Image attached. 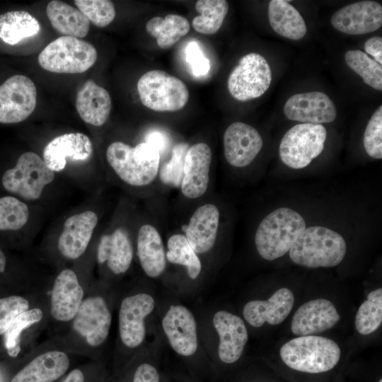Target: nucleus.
Listing matches in <instances>:
<instances>
[{
	"label": "nucleus",
	"mask_w": 382,
	"mask_h": 382,
	"mask_svg": "<svg viewBox=\"0 0 382 382\" xmlns=\"http://www.w3.org/2000/svg\"><path fill=\"white\" fill-rule=\"evenodd\" d=\"M346 252V243L341 235L318 226L301 231L289 250L295 264L311 268L336 266L342 262Z\"/></svg>",
	"instance_id": "1"
},
{
	"label": "nucleus",
	"mask_w": 382,
	"mask_h": 382,
	"mask_svg": "<svg viewBox=\"0 0 382 382\" xmlns=\"http://www.w3.org/2000/svg\"><path fill=\"white\" fill-rule=\"evenodd\" d=\"M279 356L293 370L320 374L335 367L340 359L341 349L330 338L318 335L299 336L284 343L280 348Z\"/></svg>",
	"instance_id": "2"
},
{
	"label": "nucleus",
	"mask_w": 382,
	"mask_h": 382,
	"mask_svg": "<svg viewBox=\"0 0 382 382\" xmlns=\"http://www.w3.org/2000/svg\"><path fill=\"white\" fill-rule=\"evenodd\" d=\"M106 158L120 178L130 185H147L158 172L160 153L146 142L134 147L121 141L113 142L107 149Z\"/></svg>",
	"instance_id": "3"
},
{
	"label": "nucleus",
	"mask_w": 382,
	"mask_h": 382,
	"mask_svg": "<svg viewBox=\"0 0 382 382\" xmlns=\"http://www.w3.org/2000/svg\"><path fill=\"white\" fill-rule=\"evenodd\" d=\"M306 228L303 218L288 207L275 209L258 226L255 243L259 255L273 260L285 255L299 234Z\"/></svg>",
	"instance_id": "4"
},
{
	"label": "nucleus",
	"mask_w": 382,
	"mask_h": 382,
	"mask_svg": "<svg viewBox=\"0 0 382 382\" xmlns=\"http://www.w3.org/2000/svg\"><path fill=\"white\" fill-rule=\"evenodd\" d=\"M95 47L83 40L62 36L49 43L38 56L40 66L58 74H80L96 63Z\"/></svg>",
	"instance_id": "5"
},
{
	"label": "nucleus",
	"mask_w": 382,
	"mask_h": 382,
	"mask_svg": "<svg viewBox=\"0 0 382 382\" xmlns=\"http://www.w3.org/2000/svg\"><path fill=\"white\" fill-rule=\"evenodd\" d=\"M137 90L142 104L157 112L180 110L185 106L190 96L180 79L162 70L146 72L138 81Z\"/></svg>",
	"instance_id": "6"
},
{
	"label": "nucleus",
	"mask_w": 382,
	"mask_h": 382,
	"mask_svg": "<svg viewBox=\"0 0 382 382\" xmlns=\"http://www.w3.org/2000/svg\"><path fill=\"white\" fill-rule=\"evenodd\" d=\"M54 178L53 172L37 154H22L16 166L2 175L1 183L10 193L27 200L40 197L45 187Z\"/></svg>",
	"instance_id": "7"
},
{
	"label": "nucleus",
	"mask_w": 382,
	"mask_h": 382,
	"mask_svg": "<svg viewBox=\"0 0 382 382\" xmlns=\"http://www.w3.org/2000/svg\"><path fill=\"white\" fill-rule=\"evenodd\" d=\"M327 131L322 125L301 123L282 137L279 153L282 161L294 169L306 167L324 149Z\"/></svg>",
	"instance_id": "8"
},
{
	"label": "nucleus",
	"mask_w": 382,
	"mask_h": 382,
	"mask_svg": "<svg viewBox=\"0 0 382 382\" xmlns=\"http://www.w3.org/2000/svg\"><path fill=\"white\" fill-rule=\"evenodd\" d=\"M272 81L270 66L261 54L255 52L242 57L228 78L231 96L239 101H247L262 96Z\"/></svg>",
	"instance_id": "9"
},
{
	"label": "nucleus",
	"mask_w": 382,
	"mask_h": 382,
	"mask_svg": "<svg viewBox=\"0 0 382 382\" xmlns=\"http://www.w3.org/2000/svg\"><path fill=\"white\" fill-rule=\"evenodd\" d=\"M37 103V88L28 76L16 74L0 86V123L12 124L27 119Z\"/></svg>",
	"instance_id": "10"
},
{
	"label": "nucleus",
	"mask_w": 382,
	"mask_h": 382,
	"mask_svg": "<svg viewBox=\"0 0 382 382\" xmlns=\"http://www.w3.org/2000/svg\"><path fill=\"white\" fill-rule=\"evenodd\" d=\"M283 112L290 120L316 125L331 122L337 117L333 101L319 91L293 95L285 103Z\"/></svg>",
	"instance_id": "11"
},
{
	"label": "nucleus",
	"mask_w": 382,
	"mask_h": 382,
	"mask_svg": "<svg viewBox=\"0 0 382 382\" xmlns=\"http://www.w3.org/2000/svg\"><path fill=\"white\" fill-rule=\"evenodd\" d=\"M332 26L348 35L376 31L382 25V6L374 1H361L337 10L331 18Z\"/></svg>",
	"instance_id": "12"
},
{
	"label": "nucleus",
	"mask_w": 382,
	"mask_h": 382,
	"mask_svg": "<svg viewBox=\"0 0 382 382\" xmlns=\"http://www.w3.org/2000/svg\"><path fill=\"white\" fill-rule=\"evenodd\" d=\"M155 306L154 298L147 294H137L125 298L119 313V330L122 342L128 347L139 346L145 337V318Z\"/></svg>",
	"instance_id": "13"
},
{
	"label": "nucleus",
	"mask_w": 382,
	"mask_h": 382,
	"mask_svg": "<svg viewBox=\"0 0 382 382\" xmlns=\"http://www.w3.org/2000/svg\"><path fill=\"white\" fill-rule=\"evenodd\" d=\"M111 325V314L100 296L90 297L82 301L74 318L73 328L87 343L96 347L107 338Z\"/></svg>",
	"instance_id": "14"
},
{
	"label": "nucleus",
	"mask_w": 382,
	"mask_h": 382,
	"mask_svg": "<svg viewBox=\"0 0 382 382\" xmlns=\"http://www.w3.org/2000/svg\"><path fill=\"white\" fill-rule=\"evenodd\" d=\"M259 132L252 126L236 122L230 125L224 134V152L229 164L245 167L257 156L262 147Z\"/></svg>",
	"instance_id": "15"
},
{
	"label": "nucleus",
	"mask_w": 382,
	"mask_h": 382,
	"mask_svg": "<svg viewBox=\"0 0 382 382\" xmlns=\"http://www.w3.org/2000/svg\"><path fill=\"white\" fill-rule=\"evenodd\" d=\"M340 320L335 305L326 299H316L301 305L295 312L291 330L296 336L314 335L332 328Z\"/></svg>",
	"instance_id": "16"
},
{
	"label": "nucleus",
	"mask_w": 382,
	"mask_h": 382,
	"mask_svg": "<svg viewBox=\"0 0 382 382\" xmlns=\"http://www.w3.org/2000/svg\"><path fill=\"white\" fill-rule=\"evenodd\" d=\"M162 326L173 349L180 355L191 356L198 347L196 321L186 307L171 306L162 320Z\"/></svg>",
	"instance_id": "17"
},
{
	"label": "nucleus",
	"mask_w": 382,
	"mask_h": 382,
	"mask_svg": "<svg viewBox=\"0 0 382 382\" xmlns=\"http://www.w3.org/2000/svg\"><path fill=\"white\" fill-rule=\"evenodd\" d=\"M89 137L80 132L67 133L52 139L45 147L43 160L53 172L64 169L67 158L73 161H88L93 154Z\"/></svg>",
	"instance_id": "18"
},
{
	"label": "nucleus",
	"mask_w": 382,
	"mask_h": 382,
	"mask_svg": "<svg viewBox=\"0 0 382 382\" xmlns=\"http://www.w3.org/2000/svg\"><path fill=\"white\" fill-rule=\"evenodd\" d=\"M212 158V150L205 143L195 144L187 149L180 184L184 196L195 199L205 193L209 180Z\"/></svg>",
	"instance_id": "19"
},
{
	"label": "nucleus",
	"mask_w": 382,
	"mask_h": 382,
	"mask_svg": "<svg viewBox=\"0 0 382 382\" xmlns=\"http://www.w3.org/2000/svg\"><path fill=\"white\" fill-rule=\"evenodd\" d=\"M213 324L219 336L218 353L220 359L226 364L237 361L248 340L245 323L238 316L219 311L213 317Z\"/></svg>",
	"instance_id": "20"
},
{
	"label": "nucleus",
	"mask_w": 382,
	"mask_h": 382,
	"mask_svg": "<svg viewBox=\"0 0 382 382\" xmlns=\"http://www.w3.org/2000/svg\"><path fill=\"white\" fill-rule=\"evenodd\" d=\"M294 304L293 292L284 287L277 290L267 300L248 302L243 308V314L245 320L253 327H261L265 323L276 325L287 318Z\"/></svg>",
	"instance_id": "21"
},
{
	"label": "nucleus",
	"mask_w": 382,
	"mask_h": 382,
	"mask_svg": "<svg viewBox=\"0 0 382 382\" xmlns=\"http://www.w3.org/2000/svg\"><path fill=\"white\" fill-rule=\"evenodd\" d=\"M98 216L86 211L69 217L58 240V249L69 259L79 257L86 250L98 224Z\"/></svg>",
	"instance_id": "22"
},
{
	"label": "nucleus",
	"mask_w": 382,
	"mask_h": 382,
	"mask_svg": "<svg viewBox=\"0 0 382 382\" xmlns=\"http://www.w3.org/2000/svg\"><path fill=\"white\" fill-rule=\"evenodd\" d=\"M83 291L74 271L66 269L57 277L51 296V314L61 321L74 318L83 301Z\"/></svg>",
	"instance_id": "23"
},
{
	"label": "nucleus",
	"mask_w": 382,
	"mask_h": 382,
	"mask_svg": "<svg viewBox=\"0 0 382 382\" xmlns=\"http://www.w3.org/2000/svg\"><path fill=\"white\" fill-rule=\"evenodd\" d=\"M219 222V212L212 204L198 207L184 226L185 237L196 253H204L214 246Z\"/></svg>",
	"instance_id": "24"
},
{
	"label": "nucleus",
	"mask_w": 382,
	"mask_h": 382,
	"mask_svg": "<svg viewBox=\"0 0 382 382\" xmlns=\"http://www.w3.org/2000/svg\"><path fill=\"white\" fill-rule=\"evenodd\" d=\"M111 108L110 93L93 80L86 81L77 92L76 109L86 123L102 126L108 120Z\"/></svg>",
	"instance_id": "25"
},
{
	"label": "nucleus",
	"mask_w": 382,
	"mask_h": 382,
	"mask_svg": "<svg viewBox=\"0 0 382 382\" xmlns=\"http://www.w3.org/2000/svg\"><path fill=\"white\" fill-rule=\"evenodd\" d=\"M133 257V248L129 234L123 228H117L100 240L97 258L99 263L107 261L109 269L115 274L125 273Z\"/></svg>",
	"instance_id": "26"
},
{
	"label": "nucleus",
	"mask_w": 382,
	"mask_h": 382,
	"mask_svg": "<svg viewBox=\"0 0 382 382\" xmlns=\"http://www.w3.org/2000/svg\"><path fill=\"white\" fill-rule=\"evenodd\" d=\"M69 366L66 354L52 351L41 354L23 369L11 380V382H52L63 375Z\"/></svg>",
	"instance_id": "27"
},
{
	"label": "nucleus",
	"mask_w": 382,
	"mask_h": 382,
	"mask_svg": "<svg viewBox=\"0 0 382 382\" xmlns=\"http://www.w3.org/2000/svg\"><path fill=\"white\" fill-rule=\"evenodd\" d=\"M137 254L141 266L150 277H158L166 267V253L161 237L157 229L144 224L137 236Z\"/></svg>",
	"instance_id": "28"
},
{
	"label": "nucleus",
	"mask_w": 382,
	"mask_h": 382,
	"mask_svg": "<svg viewBox=\"0 0 382 382\" xmlns=\"http://www.w3.org/2000/svg\"><path fill=\"white\" fill-rule=\"evenodd\" d=\"M46 11L53 28L64 36L82 38L88 35L90 21L79 8L53 0L48 3Z\"/></svg>",
	"instance_id": "29"
},
{
	"label": "nucleus",
	"mask_w": 382,
	"mask_h": 382,
	"mask_svg": "<svg viewBox=\"0 0 382 382\" xmlns=\"http://www.w3.org/2000/svg\"><path fill=\"white\" fill-rule=\"evenodd\" d=\"M289 1L272 0L268 6V18L272 28L282 37L298 40L307 32L304 19Z\"/></svg>",
	"instance_id": "30"
},
{
	"label": "nucleus",
	"mask_w": 382,
	"mask_h": 382,
	"mask_svg": "<svg viewBox=\"0 0 382 382\" xmlns=\"http://www.w3.org/2000/svg\"><path fill=\"white\" fill-rule=\"evenodd\" d=\"M38 21L25 11H11L0 15V39L9 45L37 35Z\"/></svg>",
	"instance_id": "31"
},
{
	"label": "nucleus",
	"mask_w": 382,
	"mask_h": 382,
	"mask_svg": "<svg viewBox=\"0 0 382 382\" xmlns=\"http://www.w3.org/2000/svg\"><path fill=\"white\" fill-rule=\"evenodd\" d=\"M189 21L178 14H168L165 18L156 16L146 24V32L156 39L158 46L168 49L178 42L190 31Z\"/></svg>",
	"instance_id": "32"
},
{
	"label": "nucleus",
	"mask_w": 382,
	"mask_h": 382,
	"mask_svg": "<svg viewBox=\"0 0 382 382\" xmlns=\"http://www.w3.org/2000/svg\"><path fill=\"white\" fill-rule=\"evenodd\" d=\"M195 16L192 25L195 31L205 35H213L221 28L228 11V4L225 0H198L195 4Z\"/></svg>",
	"instance_id": "33"
},
{
	"label": "nucleus",
	"mask_w": 382,
	"mask_h": 382,
	"mask_svg": "<svg viewBox=\"0 0 382 382\" xmlns=\"http://www.w3.org/2000/svg\"><path fill=\"white\" fill-rule=\"evenodd\" d=\"M382 323V289L369 293L366 299L360 305L355 316L357 331L367 335L375 332Z\"/></svg>",
	"instance_id": "34"
},
{
	"label": "nucleus",
	"mask_w": 382,
	"mask_h": 382,
	"mask_svg": "<svg viewBox=\"0 0 382 382\" xmlns=\"http://www.w3.org/2000/svg\"><path fill=\"white\" fill-rule=\"evenodd\" d=\"M167 260L174 264L181 265L187 267L189 277L195 279L200 274L202 265L197 253L190 246L185 236L174 234L167 243Z\"/></svg>",
	"instance_id": "35"
},
{
	"label": "nucleus",
	"mask_w": 382,
	"mask_h": 382,
	"mask_svg": "<svg viewBox=\"0 0 382 382\" xmlns=\"http://www.w3.org/2000/svg\"><path fill=\"white\" fill-rule=\"evenodd\" d=\"M345 59L365 83L377 91H382V66L380 64L359 50L347 51Z\"/></svg>",
	"instance_id": "36"
},
{
	"label": "nucleus",
	"mask_w": 382,
	"mask_h": 382,
	"mask_svg": "<svg viewBox=\"0 0 382 382\" xmlns=\"http://www.w3.org/2000/svg\"><path fill=\"white\" fill-rule=\"evenodd\" d=\"M29 217L26 204L13 196L0 197V231H16L25 225Z\"/></svg>",
	"instance_id": "37"
},
{
	"label": "nucleus",
	"mask_w": 382,
	"mask_h": 382,
	"mask_svg": "<svg viewBox=\"0 0 382 382\" xmlns=\"http://www.w3.org/2000/svg\"><path fill=\"white\" fill-rule=\"evenodd\" d=\"M42 318L39 308H33L20 314L4 332L5 347L9 356L17 357L20 352V337L23 330L38 323Z\"/></svg>",
	"instance_id": "38"
},
{
	"label": "nucleus",
	"mask_w": 382,
	"mask_h": 382,
	"mask_svg": "<svg viewBox=\"0 0 382 382\" xmlns=\"http://www.w3.org/2000/svg\"><path fill=\"white\" fill-rule=\"evenodd\" d=\"M74 4L89 21L99 28L108 25L115 17V8L111 1L76 0Z\"/></svg>",
	"instance_id": "39"
},
{
	"label": "nucleus",
	"mask_w": 382,
	"mask_h": 382,
	"mask_svg": "<svg viewBox=\"0 0 382 382\" xmlns=\"http://www.w3.org/2000/svg\"><path fill=\"white\" fill-rule=\"evenodd\" d=\"M188 149V144L185 143L174 146L170 158L163 163L160 170V179L164 184L175 187L181 184L184 160Z\"/></svg>",
	"instance_id": "40"
},
{
	"label": "nucleus",
	"mask_w": 382,
	"mask_h": 382,
	"mask_svg": "<svg viewBox=\"0 0 382 382\" xmlns=\"http://www.w3.org/2000/svg\"><path fill=\"white\" fill-rule=\"evenodd\" d=\"M364 146L367 154L376 159L382 158V106L374 112L364 134Z\"/></svg>",
	"instance_id": "41"
},
{
	"label": "nucleus",
	"mask_w": 382,
	"mask_h": 382,
	"mask_svg": "<svg viewBox=\"0 0 382 382\" xmlns=\"http://www.w3.org/2000/svg\"><path fill=\"white\" fill-rule=\"evenodd\" d=\"M28 307V301L21 296L0 299V335L4 334L14 320Z\"/></svg>",
	"instance_id": "42"
},
{
	"label": "nucleus",
	"mask_w": 382,
	"mask_h": 382,
	"mask_svg": "<svg viewBox=\"0 0 382 382\" xmlns=\"http://www.w3.org/2000/svg\"><path fill=\"white\" fill-rule=\"evenodd\" d=\"M185 60L190 64L195 76L206 75L210 69L209 59L203 54L196 42H190L185 49Z\"/></svg>",
	"instance_id": "43"
},
{
	"label": "nucleus",
	"mask_w": 382,
	"mask_h": 382,
	"mask_svg": "<svg viewBox=\"0 0 382 382\" xmlns=\"http://www.w3.org/2000/svg\"><path fill=\"white\" fill-rule=\"evenodd\" d=\"M133 382H159V376L154 366L142 364L137 369Z\"/></svg>",
	"instance_id": "44"
},
{
	"label": "nucleus",
	"mask_w": 382,
	"mask_h": 382,
	"mask_svg": "<svg viewBox=\"0 0 382 382\" xmlns=\"http://www.w3.org/2000/svg\"><path fill=\"white\" fill-rule=\"evenodd\" d=\"M366 53L371 55L376 62L382 64V38L375 36L367 40L364 44Z\"/></svg>",
	"instance_id": "45"
},
{
	"label": "nucleus",
	"mask_w": 382,
	"mask_h": 382,
	"mask_svg": "<svg viewBox=\"0 0 382 382\" xmlns=\"http://www.w3.org/2000/svg\"><path fill=\"white\" fill-rule=\"evenodd\" d=\"M146 143L155 147L158 152L165 150L168 143L166 135L160 131H151L146 137Z\"/></svg>",
	"instance_id": "46"
},
{
	"label": "nucleus",
	"mask_w": 382,
	"mask_h": 382,
	"mask_svg": "<svg viewBox=\"0 0 382 382\" xmlns=\"http://www.w3.org/2000/svg\"><path fill=\"white\" fill-rule=\"evenodd\" d=\"M84 377L83 373L79 369H74L66 376L63 382H83Z\"/></svg>",
	"instance_id": "47"
},
{
	"label": "nucleus",
	"mask_w": 382,
	"mask_h": 382,
	"mask_svg": "<svg viewBox=\"0 0 382 382\" xmlns=\"http://www.w3.org/2000/svg\"><path fill=\"white\" fill-rule=\"evenodd\" d=\"M6 259L5 255L0 249V272H4L6 267Z\"/></svg>",
	"instance_id": "48"
},
{
	"label": "nucleus",
	"mask_w": 382,
	"mask_h": 382,
	"mask_svg": "<svg viewBox=\"0 0 382 382\" xmlns=\"http://www.w3.org/2000/svg\"><path fill=\"white\" fill-rule=\"evenodd\" d=\"M378 382H382V379H380Z\"/></svg>",
	"instance_id": "49"
}]
</instances>
